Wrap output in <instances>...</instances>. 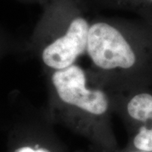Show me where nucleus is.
Returning a JSON list of instances; mask_svg holds the SVG:
<instances>
[{
    "label": "nucleus",
    "mask_w": 152,
    "mask_h": 152,
    "mask_svg": "<svg viewBox=\"0 0 152 152\" xmlns=\"http://www.w3.org/2000/svg\"><path fill=\"white\" fill-rule=\"evenodd\" d=\"M132 45L119 25L103 19L91 23L86 52L98 68L113 70L135 67L140 57Z\"/></svg>",
    "instance_id": "obj_1"
},
{
    "label": "nucleus",
    "mask_w": 152,
    "mask_h": 152,
    "mask_svg": "<svg viewBox=\"0 0 152 152\" xmlns=\"http://www.w3.org/2000/svg\"><path fill=\"white\" fill-rule=\"evenodd\" d=\"M80 4L81 0H66L63 30L42 53L43 63L50 69L60 70L74 65L86 51L91 21L83 14Z\"/></svg>",
    "instance_id": "obj_2"
},
{
    "label": "nucleus",
    "mask_w": 152,
    "mask_h": 152,
    "mask_svg": "<svg viewBox=\"0 0 152 152\" xmlns=\"http://www.w3.org/2000/svg\"><path fill=\"white\" fill-rule=\"evenodd\" d=\"M52 83L64 103L97 116L106 113L108 110L107 94L100 89L88 88L85 70L77 64L54 70Z\"/></svg>",
    "instance_id": "obj_3"
},
{
    "label": "nucleus",
    "mask_w": 152,
    "mask_h": 152,
    "mask_svg": "<svg viewBox=\"0 0 152 152\" xmlns=\"http://www.w3.org/2000/svg\"><path fill=\"white\" fill-rule=\"evenodd\" d=\"M127 113L137 126L132 140L134 149L152 152V93L134 95L127 104Z\"/></svg>",
    "instance_id": "obj_4"
},
{
    "label": "nucleus",
    "mask_w": 152,
    "mask_h": 152,
    "mask_svg": "<svg viewBox=\"0 0 152 152\" xmlns=\"http://www.w3.org/2000/svg\"><path fill=\"white\" fill-rule=\"evenodd\" d=\"M101 4L134 11L152 25V0H94Z\"/></svg>",
    "instance_id": "obj_5"
},
{
    "label": "nucleus",
    "mask_w": 152,
    "mask_h": 152,
    "mask_svg": "<svg viewBox=\"0 0 152 152\" xmlns=\"http://www.w3.org/2000/svg\"><path fill=\"white\" fill-rule=\"evenodd\" d=\"M15 152H50L43 148H38V149H33L31 147H22L16 150Z\"/></svg>",
    "instance_id": "obj_6"
},
{
    "label": "nucleus",
    "mask_w": 152,
    "mask_h": 152,
    "mask_svg": "<svg viewBox=\"0 0 152 152\" xmlns=\"http://www.w3.org/2000/svg\"><path fill=\"white\" fill-rule=\"evenodd\" d=\"M129 152H145V151H138V150H132V151H130Z\"/></svg>",
    "instance_id": "obj_7"
},
{
    "label": "nucleus",
    "mask_w": 152,
    "mask_h": 152,
    "mask_svg": "<svg viewBox=\"0 0 152 152\" xmlns=\"http://www.w3.org/2000/svg\"><path fill=\"white\" fill-rule=\"evenodd\" d=\"M42 1H44V0H42Z\"/></svg>",
    "instance_id": "obj_8"
}]
</instances>
